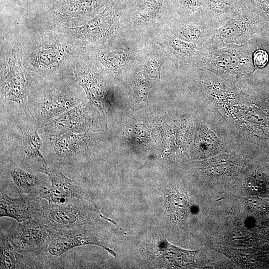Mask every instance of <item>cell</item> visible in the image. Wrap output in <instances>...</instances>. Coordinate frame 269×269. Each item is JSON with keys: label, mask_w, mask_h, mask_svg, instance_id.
Here are the masks:
<instances>
[{"label": "cell", "mask_w": 269, "mask_h": 269, "mask_svg": "<svg viewBox=\"0 0 269 269\" xmlns=\"http://www.w3.org/2000/svg\"><path fill=\"white\" fill-rule=\"evenodd\" d=\"M23 118L9 117L4 128H1V137L6 138L2 139L6 143L5 146H1V152L4 151L5 154L1 160L39 172L48 165L41 152L42 140L38 133L41 127L31 115L26 114Z\"/></svg>", "instance_id": "obj_1"}, {"label": "cell", "mask_w": 269, "mask_h": 269, "mask_svg": "<svg viewBox=\"0 0 269 269\" xmlns=\"http://www.w3.org/2000/svg\"><path fill=\"white\" fill-rule=\"evenodd\" d=\"M93 215L85 200L74 199L61 204H43L34 220L54 232L89 228L94 221Z\"/></svg>", "instance_id": "obj_2"}, {"label": "cell", "mask_w": 269, "mask_h": 269, "mask_svg": "<svg viewBox=\"0 0 269 269\" xmlns=\"http://www.w3.org/2000/svg\"><path fill=\"white\" fill-rule=\"evenodd\" d=\"M265 26L264 21L257 12L245 9L223 26L215 29L205 44L210 50L230 45H243L249 42Z\"/></svg>", "instance_id": "obj_3"}, {"label": "cell", "mask_w": 269, "mask_h": 269, "mask_svg": "<svg viewBox=\"0 0 269 269\" xmlns=\"http://www.w3.org/2000/svg\"><path fill=\"white\" fill-rule=\"evenodd\" d=\"M249 42L243 45H230L209 50L202 67L230 75L244 74L251 71L254 66V52Z\"/></svg>", "instance_id": "obj_4"}, {"label": "cell", "mask_w": 269, "mask_h": 269, "mask_svg": "<svg viewBox=\"0 0 269 269\" xmlns=\"http://www.w3.org/2000/svg\"><path fill=\"white\" fill-rule=\"evenodd\" d=\"M86 245L100 246L113 256H116V253L90 231L89 228L60 231L51 232L48 242L37 259L39 267H45V264L58 259L75 247Z\"/></svg>", "instance_id": "obj_5"}, {"label": "cell", "mask_w": 269, "mask_h": 269, "mask_svg": "<svg viewBox=\"0 0 269 269\" xmlns=\"http://www.w3.org/2000/svg\"><path fill=\"white\" fill-rule=\"evenodd\" d=\"M82 101L75 92L67 89L55 88L34 100H29L27 108L31 116L42 127Z\"/></svg>", "instance_id": "obj_6"}, {"label": "cell", "mask_w": 269, "mask_h": 269, "mask_svg": "<svg viewBox=\"0 0 269 269\" xmlns=\"http://www.w3.org/2000/svg\"><path fill=\"white\" fill-rule=\"evenodd\" d=\"M27 83L21 55L16 48L7 56L1 76V100L4 104L7 101L16 103L26 114L30 115L27 108Z\"/></svg>", "instance_id": "obj_7"}, {"label": "cell", "mask_w": 269, "mask_h": 269, "mask_svg": "<svg viewBox=\"0 0 269 269\" xmlns=\"http://www.w3.org/2000/svg\"><path fill=\"white\" fill-rule=\"evenodd\" d=\"M16 222L4 233L19 252L30 253L37 264V259L49 239L50 231L34 220Z\"/></svg>", "instance_id": "obj_8"}, {"label": "cell", "mask_w": 269, "mask_h": 269, "mask_svg": "<svg viewBox=\"0 0 269 269\" xmlns=\"http://www.w3.org/2000/svg\"><path fill=\"white\" fill-rule=\"evenodd\" d=\"M40 172L46 175L51 183L50 188L45 189L40 195L48 204H61L74 199H86L81 183L67 177L57 165L48 163Z\"/></svg>", "instance_id": "obj_9"}, {"label": "cell", "mask_w": 269, "mask_h": 269, "mask_svg": "<svg viewBox=\"0 0 269 269\" xmlns=\"http://www.w3.org/2000/svg\"><path fill=\"white\" fill-rule=\"evenodd\" d=\"M36 172L24 169L11 161L1 160L0 185L4 184L9 186L19 195H33L40 197L47 188L44 179Z\"/></svg>", "instance_id": "obj_10"}, {"label": "cell", "mask_w": 269, "mask_h": 269, "mask_svg": "<svg viewBox=\"0 0 269 269\" xmlns=\"http://www.w3.org/2000/svg\"><path fill=\"white\" fill-rule=\"evenodd\" d=\"M48 138L53 158L52 163L60 168L63 165L71 166L78 163L89 139L86 133H68Z\"/></svg>", "instance_id": "obj_11"}, {"label": "cell", "mask_w": 269, "mask_h": 269, "mask_svg": "<svg viewBox=\"0 0 269 269\" xmlns=\"http://www.w3.org/2000/svg\"><path fill=\"white\" fill-rule=\"evenodd\" d=\"M119 18V9L114 4H110L86 24L81 26L65 28L82 38L91 41H102L110 38L117 31Z\"/></svg>", "instance_id": "obj_12"}, {"label": "cell", "mask_w": 269, "mask_h": 269, "mask_svg": "<svg viewBox=\"0 0 269 269\" xmlns=\"http://www.w3.org/2000/svg\"><path fill=\"white\" fill-rule=\"evenodd\" d=\"M0 217L12 218L17 222L34 220L43 203L40 197L33 195L9 196L3 189L0 190Z\"/></svg>", "instance_id": "obj_13"}, {"label": "cell", "mask_w": 269, "mask_h": 269, "mask_svg": "<svg viewBox=\"0 0 269 269\" xmlns=\"http://www.w3.org/2000/svg\"><path fill=\"white\" fill-rule=\"evenodd\" d=\"M91 124L88 108L81 103L41 128L45 135L53 136L68 133H86Z\"/></svg>", "instance_id": "obj_14"}, {"label": "cell", "mask_w": 269, "mask_h": 269, "mask_svg": "<svg viewBox=\"0 0 269 269\" xmlns=\"http://www.w3.org/2000/svg\"><path fill=\"white\" fill-rule=\"evenodd\" d=\"M244 9L238 7L232 0H205L202 17L211 28L216 29Z\"/></svg>", "instance_id": "obj_15"}, {"label": "cell", "mask_w": 269, "mask_h": 269, "mask_svg": "<svg viewBox=\"0 0 269 269\" xmlns=\"http://www.w3.org/2000/svg\"><path fill=\"white\" fill-rule=\"evenodd\" d=\"M0 269L37 268L32 258L19 252L13 246L4 232L0 229Z\"/></svg>", "instance_id": "obj_16"}, {"label": "cell", "mask_w": 269, "mask_h": 269, "mask_svg": "<svg viewBox=\"0 0 269 269\" xmlns=\"http://www.w3.org/2000/svg\"><path fill=\"white\" fill-rule=\"evenodd\" d=\"M214 29L203 19L196 18L177 24L175 36L183 40L198 44H204L213 34Z\"/></svg>", "instance_id": "obj_17"}, {"label": "cell", "mask_w": 269, "mask_h": 269, "mask_svg": "<svg viewBox=\"0 0 269 269\" xmlns=\"http://www.w3.org/2000/svg\"><path fill=\"white\" fill-rule=\"evenodd\" d=\"M77 81L83 88L89 99L96 104L103 101L104 85L98 73L90 68L80 66L75 72Z\"/></svg>", "instance_id": "obj_18"}, {"label": "cell", "mask_w": 269, "mask_h": 269, "mask_svg": "<svg viewBox=\"0 0 269 269\" xmlns=\"http://www.w3.org/2000/svg\"><path fill=\"white\" fill-rule=\"evenodd\" d=\"M101 0H59L55 13L63 18H73L89 15L98 9Z\"/></svg>", "instance_id": "obj_19"}, {"label": "cell", "mask_w": 269, "mask_h": 269, "mask_svg": "<svg viewBox=\"0 0 269 269\" xmlns=\"http://www.w3.org/2000/svg\"><path fill=\"white\" fill-rule=\"evenodd\" d=\"M159 246L163 257L177 267H182L188 264L194 263L196 254L199 251V250L188 251L181 249L169 244L166 240L162 241Z\"/></svg>", "instance_id": "obj_20"}, {"label": "cell", "mask_w": 269, "mask_h": 269, "mask_svg": "<svg viewBox=\"0 0 269 269\" xmlns=\"http://www.w3.org/2000/svg\"><path fill=\"white\" fill-rule=\"evenodd\" d=\"M128 57L126 51L117 50L99 54L98 60L110 73L115 74L121 71Z\"/></svg>", "instance_id": "obj_21"}, {"label": "cell", "mask_w": 269, "mask_h": 269, "mask_svg": "<svg viewBox=\"0 0 269 269\" xmlns=\"http://www.w3.org/2000/svg\"><path fill=\"white\" fill-rule=\"evenodd\" d=\"M162 5V0H144L136 8L133 20L141 24L153 20L158 16Z\"/></svg>", "instance_id": "obj_22"}, {"label": "cell", "mask_w": 269, "mask_h": 269, "mask_svg": "<svg viewBox=\"0 0 269 269\" xmlns=\"http://www.w3.org/2000/svg\"><path fill=\"white\" fill-rule=\"evenodd\" d=\"M167 202L170 214L175 219H183L188 214V199L181 191H171L167 197Z\"/></svg>", "instance_id": "obj_23"}, {"label": "cell", "mask_w": 269, "mask_h": 269, "mask_svg": "<svg viewBox=\"0 0 269 269\" xmlns=\"http://www.w3.org/2000/svg\"><path fill=\"white\" fill-rule=\"evenodd\" d=\"M57 48L49 47L41 50L36 57L37 64L40 67L49 68L63 58V52Z\"/></svg>", "instance_id": "obj_24"}, {"label": "cell", "mask_w": 269, "mask_h": 269, "mask_svg": "<svg viewBox=\"0 0 269 269\" xmlns=\"http://www.w3.org/2000/svg\"><path fill=\"white\" fill-rule=\"evenodd\" d=\"M227 254L240 265L245 267L253 265L257 256L254 251L244 249L231 248L227 250Z\"/></svg>", "instance_id": "obj_25"}, {"label": "cell", "mask_w": 269, "mask_h": 269, "mask_svg": "<svg viewBox=\"0 0 269 269\" xmlns=\"http://www.w3.org/2000/svg\"><path fill=\"white\" fill-rule=\"evenodd\" d=\"M247 190L253 195H262L267 191L266 182L260 175L254 174L247 182Z\"/></svg>", "instance_id": "obj_26"}, {"label": "cell", "mask_w": 269, "mask_h": 269, "mask_svg": "<svg viewBox=\"0 0 269 269\" xmlns=\"http://www.w3.org/2000/svg\"><path fill=\"white\" fill-rule=\"evenodd\" d=\"M162 64L153 58L149 59L145 63L144 68L147 76L154 80L160 78Z\"/></svg>", "instance_id": "obj_27"}, {"label": "cell", "mask_w": 269, "mask_h": 269, "mask_svg": "<svg viewBox=\"0 0 269 269\" xmlns=\"http://www.w3.org/2000/svg\"><path fill=\"white\" fill-rule=\"evenodd\" d=\"M180 1L187 10L192 12L197 18L203 19L204 0H180Z\"/></svg>", "instance_id": "obj_28"}, {"label": "cell", "mask_w": 269, "mask_h": 269, "mask_svg": "<svg viewBox=\"0 0 269 269\" xmlns=\"http://www.w3.org/2000/svg\"><path fill=\"white\" fill-rule=\"evenodd\" d=\"M256 1L257 7L254 10L262 17L266 26L269 27V0H256Z\"/></svg>", "instance_id": "obj_29"}, {"label": "cell", "mask_w": 269, "mask_h": 269, "mask_svg": "<svg viewBox=\"0 0 269 269\" xmlns=\"http://www.w3.org/2000/svg\"><path fill=\"white\" fill-rule=\"evenodd\" d=\"M268 60V54L264 50H257L253 53V62L255 67L261 68L266 66Z\"/></svg>", "instance_id": "obj_30"}, {"label": "cell", "mask_w": 269, "mask_h": 269, "mask_svg": "<svg viewBox=\"0 0 269 269\" xmlns=\"http://www.w3.org/2000/svg\"><path fill=\"white\" fill-rule=\"evenodd\" d=\"M136 91L139 98L145 99L148 91V85L146 81L141 76L137 77L136 81Z\"/></svg>", "instance_id": "obj_31"}, {"label": "cell", "mask_w": 269, "mask_h": 269, "mask_svg": "<svg viewBox=\"0 0 269 269\" xmlns=\"http://www.w3.org/2000/svg\"><path fill=\"white\" fill-rule=\"evenodd\" d=\"M247 207L253 211H259L263 207V202L261 199L257 196H250L245 200Z\"/></svg>", "instance_id": "obj_32"}]
</instances>
